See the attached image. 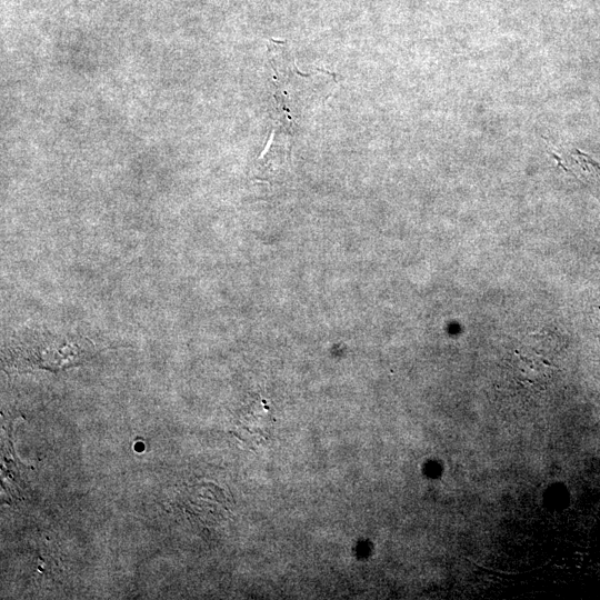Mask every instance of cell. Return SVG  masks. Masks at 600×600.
Segmentation results:
<instances>
[{"mask_svg":"<svg viewBox=\"0 0 600 600\" xmlns=\"http://www.w3.org/2000/svg\"><path fill=\"white\" fill-rule=\"evenodd\" d=\"M92 343L76 334L51 333L50 331H33L20 339L12 350L18 360L29 366L58 370L68 368L86 358Z\"/></svg>","mask_w":600,"mask_h":600,"instance_id":"6da1fadb","label":"cell"},{"mask_svg":"<svg viewBox=\"0 0 600 600\" xmlns=\"http://www.w3.org/2000/svg\"><path fill=\"white\" fill-rule=\"evenodd\" d=\"M519 377L522 381L529 383H540L549 374L551 368L540 359L521 358L518 364Z\"/></svg>","mask_w":600,"mask_h":600,"instance_id":"7a4b0ae2","label":"cell"}]
</instances>
